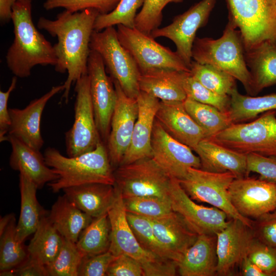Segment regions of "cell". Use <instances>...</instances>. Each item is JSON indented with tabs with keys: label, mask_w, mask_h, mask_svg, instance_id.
<instances>
[{
	"label": "cell",
	"mask_w": 276,
	"mask_h": 276,
	"mask_svg": "<svg viewBox=\"0 0 276 276\" xmlns=\"http://www.w3.org/2000/svg\"><path fill=\"white\" fill-rule=\"evenodd\" d=\"M14 39L6 55L7 65L19 78L28 77L36 65L55 66L54 46L34 25L32 1H17L12 7Z\"/></svg>",
	"instance_id": "obj_2"
},
{
	"label": "cell",
	"mask_w": 276,
	"mask_h": 276,
	"mask_svg": "<svg viewBox=\"0 0 276 276\" xmlns=\"http://www.w3.org/2000/svg\"><path fill=\"white\" fill-rule=\"evenodd\" d=\"M121 0H46L43 7L46 10L62 8L71 12L92 9L100 14H106L112 11Z\"/></svg>",
	"instance_id": "obj_44"
},
{
	"label": "cell",
	"mask_w": 276,
	"mask_h": 276,
	"mask_svg": "<svg viewBox=\"0 0 276 276\" xmlns=\"http://www.w3.org/2000/svg\"><path fill=\"white\" fill-rule=\"evenodd\" d=\"M110 243V225L108 214L94 218L83 231L76 246L84 257L105 252Z\"/></svg>",
	"instance_id": "obj_34"
},
{
	"label": "cell",
	"mask_w": 276,
	"mask_h": 276,
	"mask_svg": "<svg viewBox=\"0 0 276 276\" xmlns=\"http://www.w3.org/2000/svg\"><path fill=\"white\" fill-rule=\"evenodd\" d=\"M150 219L156 239L165 257L177 264L198 235L174 211L163 217Z\"/></svg>",
	"instance_id": "obj_20"
},
{
	"label": "cell",
	"mask_w": 276,
	"mask_h": 276,
	"mask_svg": "<svg viewBox=\"0 0 276 276\" xmlns=\"http://www.w3.org/2000/svg\"><path fill=\"white\" fill-rule=\"evenodd\" d=\"M247 168L248 174L256 172L259 178L276 182V159L256 153L247 155Z\"/></svg>",
	"instance_id": "obj_48"
},
{
	"label": "cell",
	"mask_w": 276,
	"mask_h": 276,
	"mask_svg": "<svg viewBox=\"0 0 276 276\" xmlns=\"http://www.w3.org/2000/svg\"><path fill=\"white\" fill-rule=\"evenodd\" d=\"M99 14L92 9L76 12L65 10L54 20L41 17L38 20L39 29L57 38V42L53 45L57 58L55 70L60 73H67L62 95L66 103L68 101L72 85L87 73L90 38Z\"/></svg>",
	"instance_id": "obj_1"
},
{
	"label": "cell",
	"mask_w": 276,
	"mask_h": 276,
	"mask_svg": "<svg viewBox=\"0 0 276 276\" xmlns=\"http://www.w3.org/2000/svg\"><path fill=\"white\" fill-rule=\"evenodd\" d=\"M75 84L74 121L71 128L65 134L66 151L69 157L91 151L102 141L95 121L87 73Z\"/></svg>",
	"instance_id": "obj_11"
},
{
	"label": "cell",
	"mask_w": 276,
	"mask_h": 276,
	"mask_svg": "<svg viewBox=\"0 0 276 276\" xmlns=\"http://www.w3.org/2000/svg\"><path fill=\"white\" fill-rule=\"evenodd\" d=\"M18 276H49L45 266L30 258L27 259L13 270Z\"/></svg>",
	"instance_id": "obj_52"
},
{
	"label": "cell",
	"mask_w": 276,
	"mask_h": 276,
	"mask_svg": "<svg viewBox=\"0 0 276 276\" xmlns=\"http://www.w3.org/2000/svg\"><path fill=\"white\" fill-rule=\"evenodd\" d=\"M240 153H256L276 159V110L250 122L232 124L211 139Z\"/></svg>",
	"instance_id": "obj_6"
},
{
	"label": "cell",
	"mask_w": 276,
	"mask_h": 276,
	"mask_svg": "<svg viewBox=\"0 0 276 276\" xmlns=\"http://www.w3.org/2000/svg\"><path fill=\"white\" fill-rule=\"evenodd\" d=\"M20 212L16 227V237L20 242L37 229L45 213L36 197L37 186L27 176L19 174Z\"/></svg>",
	"instance_id": "obj_31"
},
{
	"label": "cell",
	"mask_w": 276,
	"mask_h": 276,
	"mask_svg": "<svg viewBox=\"0 0 276 276\" xmlns=\"http://www.w3.org/2000/svg\"><path fill=\"white\" fill-rule=\"evenodd\" d=\"M217 275L229 276L247 255L255 238L252 228L238 219H230L216 234Z\"/></svg>",
	"instance_id": "obj_18"
},
{
	"label": "cell",
	"mask_w": 276,
	"mask_h": 276,
	"mask_svg": "<svg viewBox=\"0 0 276 276\" xmlns=\"http://www.w3.org/2000/svg\"><path fill=\"white\" fill-rule=\"evenodd\" d=\"M14 217L13 214H9L1 217L0 219V236L2 235L7 227L12 218Z\"/></svg>",
	"instance_id": "obj_55"
},
{
	"label": "cell",
	"mask_w": 276,
	"mask_h": 276,
	"mask_svg": "<svg viewBox=\"0 0 276 276\" xmlns=\"http://www.w3.org/2000/svg\"><path fill=\"white\" fill-rule=\"evenodd\" d=\"M184 106L191 117L204 130L206 139H211L229 127L231 123L227 113L215 107L187 98Z\"/></svg>",
	"instance_id": "obj_35"
},
{
	"label": "cell",
	"mask_w": 276,
	"mask_h": 276,
	"mask_svg": "<svg viewBox=\"0 0 276 276\" xmlns=\"http://www.w3.org/2000/svg\"><path fill=\"white\" fill-rule=\"evenodd\" d=\"M12 151L9 159L10 166L29 177L38 189L58 178L53 169L45 163L44 155L17 138L8 135Z\"/></svg>",
	"instance_id": "obj_24"
},
{
	"label": "cell",
	"mask_w": 276,
	"mask_h": 276,
	"mask_svg": "<svg viewBox=\"0 0 276 276\" xmlns=\"http://www.w3.org/2000/svg\"><path fill=\"white\" fill-rule=\"evenodd\" d=\"M117 32L121 44L132 56L141 73L159 68L190 72L176 51L159 44L151 35L122 25H117Z\"/></svg>",
	"instance_id": "obj_10"
},
{
	"label": "cell",
	"mask_w": 276,
	"mask_h": 276,
	"mask_svg": "<svg viewBox=\"0 0 276 276\" xmlns=\"http://www.w3.org/2000/svg\"><path fill=\"white\" fill-rule=\"evenodd\" d=\"M216 1H200L175 16L170 25L153 30L151 36L154 39L164 37L172 40L176 45V52L190 68L196 32L207 24Z\"/></svg>",
	"instance_id": "obj_12"
},
{
	"label": "cell",
	"mask_w": 276,
	"mask_h": 276,
	"mask_svg": "<svg viewBox=\"0 0 276 276\" xmlns=\"http://www.w3.org/2000/svg\"><path fill=\"white\" fill-rule=\"evenodd\" d=\"M43 155L46 164L58 176L48 183L54 193L87 183L115 184L114 170L102 141L95 149L74 157L65 156L51 147L45 149Z\"/></svg>",
	"instance_id": "obj_3"
},
{
	"label": "cell",
	"mask_w": 276,
	"mask_h": 276,
	"mask_svg": "<svg viewBox=\"0 0 276 276\" xmlns=\"http://www.w3.org/2000/svg\"><path fill=\"white\" fill-rule=\"evenodd\" d=\"M118 191L117 199L107 213L110 225L108 250L115 256L127 255L143 265L158 256L145 250L138 242L127 220L122 196Z\"/></svg>",
	"instance_id": "obj_22"
},
{
	"label": "cell",
	"mask_w": 276,
	"mask_h": 276,
	"mask_svg": "<svg viewBox=\"0 0 276 276\" xmlns=\"http://www.w3.org/2000/svg\"><path fill=\"white\" fill-rule=\"evenodd\" d=\"M183 86L187 98L213 106L223 112H228L231 105L230 96L220 95L210 90L197 81L190 72H185Z\"/></svg>",
	"instance_id": "obj_41"
},
{
	"label": "cell",
	"mask_w": 276,
	"mask_h": 276,
	"mask_svg": "<svg viewBox=\"0 0 276 276\" xmlns=\"http://www.w3.org/2000/svg\"><path fill=\"white\" fill-rule=\"evenodd\" d=\"M144 276H174L177 272L176 262L158 257L142 265Z\"/></svg>",
	"instance_id": "obj_50"
},
{
	"label": "cell",
	"mask_w": 276,
	"mask_h": 276,
	"mask_svg": "<svg viewBox=\"0 0 276 276\" xmlns=\"http://www.w3.org/2000/svg\"><path fill=\"white\" fill-rule=\"evenodd\" d=\"M254 238L276 250V209L253 220Z\"/></svg>",
	"instance_id": "obj_46"
},
{
	"label": "cell",
	"mask_w": 276,
	"mask_h": 276,
	"mask_svg": "<svg viewBox=\"0 0 276 276\" xmlns=\"http://www.w3.org/2000/svg\"><path fill=\"white\" fill-rule=\"evenodd\" d=\"M185 72L159 68L141 73L139 80L140 91L162 101L183 102L187 98L183 86Z\"/></svg>",
	"instance_id": "obj_28"
},
{
	"label": "cell",
	"mask_w": 276,
	"mask_h": 276,
	"mask_svg": "<svg viewBox=\"0 0 276 276\" xmlns=\"http://www.w3.org/2000/svg\"><path fill=\"white\" fill-rule=\"evenodd\" d=\"M235 178L230 172L215 173L189 168L179 181L193 200L209 203L223 211L230 219L240 220L251 228L253 220L240 215L231 201L229 189Z\"/></svg>",
	"instance_id": "obj_9"
},
{
	"label": "cell",
	"mask_w": 276,
	"mask_h": 276,
	"mask_svg": "<svg viewBox=\"0 0 276 276\" xmlns=\"http://www.w3.org/2000/svg\"><path fill=\"white\" fill-rule=\"evenodd\" d=\"M123 199L127 212L149 218L163 217L174 212L168 199L149 196L123 197Z\"/></svg>",
	"instance_id": "obj_40"
},
{
	"label": "cell",
	"mask_w": 276,
	"mask_h": 276,
	"mask_svg": "<svg viewBox=\"0 0 276 276\" xmlns=\"http://www.w3.org/2000/svg\"><path fill=\"white\" fill-rule=\"evenodd\" d=\"M229 192L233 206L245 218L255 220L276 209V182L248 176L235 178Z\"/></svg>",
	"instance_id": "obj_14"
},
{
	"label": "cell",
	"mask_w": 276,
	"mask_h": 276,
	"mask_svg": "<svg viewBox=\"0 0 276 276\" xmlns=\"http://www.w3.org/2000/svg\"><path fill=\"white\" fill-rule=\"evenodd\" d=\"M16 227L14 217L0 236V271L13 269L28 257L22 243L16 238Z\"/></svg>",
	"instance_id": "obj_37"
},
{
	"label": "cell",
	"mask_w": 276,
	"mask_h": 276,
	"mask_svg": "<svg viewBox=\"0 0 276 276\" xmlns=\"http://www.w3.org/2000/svg\"><path fill=\"white\" fill-rule=\"evenodd\" d=\"M16 1H32V0H16Z\"/></svg>",
	"instance_id": "obj_56"
},
{
	"label": "cell",
	"mask_w": 276,
	"mask_h": 276,
	"mask_svg": "<svg viewBox=\"0 0 276 276\" xmlns=\"http://www.w3.org/2000/svg\"><path fill=\"white\" fill-rule=\"evenodd\" d=\"M183 0H144L140 11L135 19V28L142 32L150 35L159 28L163 20V11L169 3H179Z\"/></svg>",
	"instance_id": "obj_43"
},
{
	"label": "cell",
	"mask_w": 276,
	"mask_h": 276,
	"mask_svg": "<svg viewBox=\"0 0 276 276\" xmlns=\"http://www.w3.org/2000/svg\"><path fill=\"white\" fill-rule=\"evenodd\" d=\"M16 0H0V19L2 22L11 19L12 7Z\"/></svg>",
	"instance_id": "obj_54"
},
{
	"label": "cell",
	"mask_w": 276,
	"mask_h": 276,
	"mask_svg": "<svg viewBox=\"0 0 276 276\" xmlns=\"http://www.w3.org/2000/svg\"><path fill=\"white\" fill-rule=\"evenodd\" d=\"M144 0H121L117 7L106 14H99L94 26V30L100 31L109 27L122 25L135 27L137 10L142 7Z\"/></svg>",
	"instance_id": "obj_39"
},
{
	"label": "cell",
	"mask_w": 276,
	"mask_h": 276,
	"mask_svg": "<svg viewBox=\"0 0 276 276\" xmlns=\"http://www.w3.org/2000/svg\"><path fill=\"white\" fill-rule=\"evenodd\" d=\"M34 234L27 248L28 255L46 266L57 256L63 238L45 214L42 216L40 224Z\"/></svg>",
	"instance_id": "obj_32"
},
{
	"label": "cell",
	"mask_w": 276,
	"mask_h": 276,
	"mask_svg": "<svg viewBox=\"0 0 276 276\" xmlns=\"http://www.w3.org/2000/svg\"><path fill=\"white\" fill-rule=\"evenodd\" d=\"M136 100L139 107L137 119L130 146L120 165L130 164L152 155V134L160 101L142 91H140Z\"/></svg>",
	"instance_id": "obj_21"
},
{
	"label": "cell",
	"mask_w": 276,
	"mask_h": 276,
	"mask_svg": "<svg viewBox=\"0 0 276 276\" xmlns=\"http://www.w3.org/2000/svg\"><path fill=\"white\" fill-rule=\"evenodd\" d=\"M90 48L101 56L111 79L119 84L128 97L136 99L140 93L141 72L132 56L121 44L114 27L94 30Z\"/></svg>",
	"instance_id": "obj_7"
},
{
	"label": "cell",
	"mask_w": 276,
	"mask_h": 276,
	"mask_svg": "<svg viewBox=\"0 0 276 276\" xmlns=\"http://www.w3.org/2000/svg\"><path fill=\"white\" fill-rule=\"evenodd\" d=\"M216 235H198L194 243L177 263L181 276L217 275L218 259Z\"/></svg>",
	"instance_id": "obj_26"
},
{
	"label": "cell",
	"mask_w": 276,
	"mask_h": 276,
	"mask_svg": "<svg viewBox=\"0 0 276 276\" xmlns=\"http://www.w3.org/2000/svg\"><path fill=\"white\" fill-rule=\"evenodd\" d=\"M114 186L123 197L149 196L170 200L172 178L151 157L119 166Z\"/></svg>",
	"instance_id": "obj_8"
},
{
	"label": "cell",
	"mask_w": 276,
	"mask_h": 276,
	"mask_svg": "<svg viewBox=\"0 0 276 276\" xmlns=\"http://www.w3.org/2000/svg\"><path fill=\"white\" fill-rule=\"evenodd\" d=\"M245 58L251 77L249 96H256L276 84V45L263 43L245 52Z\"/></svg>",
	"instance_id": "obj_29"
},
{
	"label": "cell",
	"mask_w": 276,
	"mask_h": 276,
	"mask_svg": "<svg viewBox=\"0 0 276 276\" xmlns=\"http://www.w3.org/2000/svg\"><path fill=\"white\" fill-rule=\"evenodd\" d=\"M191 75L210 90L223 96H230L237 88L236 79L229 74L211 65L201 64L192 60Z\"/></svg>",
	"instance_id": "obj_36"
},
{
	"label": "cell",
	"mask_w": 276,
	"mask_h": 276,
	"mask_svg": "<svg viewBox=\"0 0 276 276\" xmlns=\"http://www.w3.org/2000/svg\"><path fill=\"white\" fill-rule=\"evenodd\" d=\"M126 216L129 224L141 246L149 252L166 258L156 239L151 219L127 212Z\"/></svg>",
	"instance_id": "obj_42"
},
{
	"label": "cell",
	"mask_w": 276,
	"mask_h": 276,
	"mask_svg": "<svg viewBox=\"0 0 276 276\" xmlns=\"http://www.w3.org/2000/svg\"><path fill=\"white\" fill-rule=\"evenodd\" d=\"M245 52L265 42L276 45V0H225Z\"/></svg>",
	"instance_id": "obj_5"
},
{
	"label": "cell",
	"mask_w": 276,
	"mask_h": 276,
	"mask_svg": "<svg viewBox=\"0 0 276 276\" xmlns=\"http://www.w3.org/2000/svg\"><path fill=\"white\" fill-rule=\"evenodd\" d=\"M156 119L165 130L194 150L206 136L186 110L183 102L160 101Z\"/></svg>",
	"instance_id": "obj_23"
},
{
	"label": "cell",
	"mask_w": 276,
	"mask_h": 276,
	"mask_svg": "<svg viewBox=\"0 0 276 276\" xmlns=\"http://www.w3.org/2000/svg\"><path fill=\"white\" fill-rule=\"evenodd\" d=\"M84 257L76 243L63 238L60 250L56 258L45 266L49 276H78Z\"/></svg>",
	"instance_id": "obj_38"
},
{
	"label": "cell",
	"mask_w": 276,
	"mask_h": 276,
	"mask_svg": "<svg viewBox=\"0 0 276 276\" xmlns=\"http://www.w3.org/2000/svg\"><path fill=\"white\" fill-rule=\"evenodd\" d=\"M276 276V275H275Z\"/></svg>",
	"instance_id": "obj_57"
},
{
	"label": "cell",
	"mask_w": 276,
	"mask_h": 276,
	"mask_svg": "<svg viewBox=\"0 0 276 276\" xmlns=\"http://www.w3.org/2000/svg\"><path fill=\"white\" fill-rule=\"evenodd\" d=\"M17 77H13L10 86L6 91H0V142L7 141L11 120L8 102L12 91L15 88Z\"/></svg>",
	"instance_id": "obj_51"
},
{
	"label": "cell",
	"mask_w": 276,
	"mask_h": 276,
	"mask_svg": "<svg viewBox=\"0 0 276 276\" xmlns=\"http://www.w3.org/2000/svg\"><path fill=\"white\" fill-rule=\"evenodd\" d=\"M107 276H144L141 263L126 254L116 256L107 270Z\"/></svg>",
	"instance_id": "obj_49"
},
{
	"label": "cell",
	"mask_w": 276,
	"mask_h": 276,
	"mask_svg": "<svg viewBox=\"0 0 276 276\" xmlns=\"http://www.w3.org/2000/svg\"><path fill=\"white\" fill-rule=\"evenodd\" d=\"M227 114L233 124L245 123L259 114L276 110V93L255 97L241 94L236 88L230 95Z\"/></svg>",
	"instance_id": "obj_33"
},
{
	"label": "cell",
	"mask_w": 276,
	"mask_h": 276,
	"mask_svg": "<svg viewBox=\"0 0 276 276\" xmlns=\"http://www.w3.org/2000/svg\"><path fill=\"white\" fill-rule=\"evenodd\" d=\"M112 81L117 100L106 148L111 165L113 168H116L120 165L130 146L139 107L136 99L128 97L119 84Z\"/></svg>",
	"instance_id": "obj_16"
},
{
	"label": "cell",
	"mask_w": 276,
	"mask_h": 276,
	"mask_svg": "<svg viewBox=\"0 0 276 276\" xmlns=\"http://www.w3.org/2000/svg\"><path fill=\"white\" fill-rule=\"evenodd\" d=\"M170 199L173 210L184 219L198 235H216L227 224V215L215 208L195 203L187 194L178 180L172 178Z\"/></svg>",
	"instance_id": "obj_17"
},
{
	"label": "cell",
	"mask_w": 276,
	"mask_h": 276,
	"mask_svg": "<svg viewBox=\"0 0 276 276\" xmlns=\"http://www.w3.org/2000/svg\"><path fill=\"white\" fill-rule=\"evenodd\" d=\"M199 156L200 169L211 172H230L239 178L248 176L247 155L238 153L211 140H202L194 150Z\"/></svg>",
	"instance_id": "obj_25"
},
{
	"label": "cell",
	"mask_w": 276,
	"mask_h": 276,
	"mask_svg": "<svg viewBox=\"0 0 276 276\" xmlns=\"http://www.w3.org/2000/svg\"><path fill=\"white\" fill-rule=\"evenodd\" d=\"M87 74L96 126L101 140L107 142L117 94L113 81L106 74L101 56L91 50L88 60Z\"/></svg>",
	"instance_id": "obj_13"
},
{
	"label": "cell",
	"mask_w": 276,
	"mask_h": 276,
	"mask_svg": "<svg viewBox=\"0 0 276 276\" xmlns=\"http://www.w3.org/2000/svg\"><path fill=\"white\" fill-rule=\"evenodd\" d=\"M62 191L81 211L93 218L107 213L119 193L114 185L102 183H87Z\"/></svg>",
	"instance_id": "obj_27"
},
{
	"label": "cell",
	"mask_w": 276,
	"mask_h": 276,
	"mask_svg": "<svg viewBox=\"0 0 276 276\" xmlns=\"http://www.w3.org/2000/svg\"><path fill=\"white\" fill-rule=\"evenodd\" d=\"M151 157L171 177L178 180L189 168H201L200 160L192 149L167 133L155 120L151 139Z\"/></svg>",
	"instance_id": "obj_15"
},
{
	"label": "cell",
	"mask_w": 276,
	"mask_h": 276,
	"mask_svg": "<svg viewBox=\"0 0 276 276\" xmlns=\"http://www.w3.org/2000/svg\"><path fill=\"white\" fill-rule=\"evenodd\" d=\"M240 274L243 276H267L257 265L253 263L246 256L240 265Z\"/></svg>",
	"instance_id": "obj_53"
},
{
	"label": "cell",
	"mask_w": 276,
	"mask_h": 276,
	"mask_svg": "<svg viewBox=\"0 0 276 276\" xmlns=\"http://www.w3.org/2000/svg\"><path fill=\"white\" fill-rule=\"evenodd\" d=\"M116 256L109 250L97 255L84 257L78 276H104Z\"/></svg>",
	"instance_id": "obj_47"
},
{
	"label": "cell",
	"mask_w": 276,
	"mask_h": 276,
	"mask_svg": "<svg viewBox=\"0 0 276 276\" xmlns=\"http://www.w3.org/2000/svg\"><path fill=\"white\" fill-rule=\"evenodd\" d=\"M48 216L63 238L76 243L81 233L93 219L65 194L58 198Z\"/></svg>",
	"instance_id": "obj_30"
},
{
	"label": "cell",
	"mask_w": 276,
	"mask_h": 276,
	"mask_svg": "<svg viewBox=\"0 0 276 276\" xmlns=\"http://www.w3.org/2000/svg\"><path fill=\"white\" fill-rule=\"evenodd\" d=\"M192 57L198 63L211 65L229 74L239 81L250 95L251 77L245 61L242 38L230 18L220 38L196 37Z\"/></svg>",
	"instance_id": "obj_4"
},
{
	"label": "cell",
	"mask_w": 276,
	"mask_h": 276,
	"mask_svg": "<svg viewBox=\"0 0 276 276\" xmlns=\"http://www.w3.org/2000/svg\"><path fill=\"white\" fill-rule=\"evenodd\" d=\"M247 257L267 276L276 275V250L273 248L255 238Z\"/></svg>",
	"instance_id": "obj_45"
},
{
	"label": "cell",
	"mask_w": 276,
	"mask_h": 276,
	"mask_svg": "<svg viewBox=\"0 0 276 276\" xmlns=\"http://www.w3.org/2000/svg\"><path fill=\"white\" fill-rule=\"evenodd\" d=\"M64 84L55 86L43 96L31 101L24 108H9L11 124L8 135L14 136L30 147L39 150L44 144L40 132V120L48 101L64 91Z\"/></svg>",
	"instance_id": "obj_19"
}]
</instances>
